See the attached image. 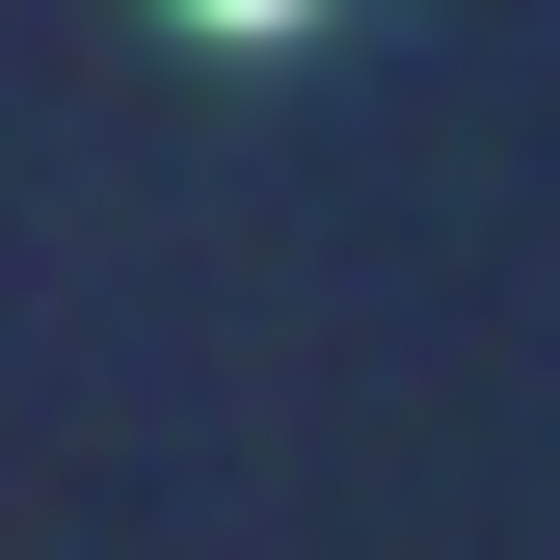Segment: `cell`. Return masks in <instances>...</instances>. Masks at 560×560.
<instances>
[{
  "label": "cell",
  "mask_w": 560,
  "mask_h": 560,
  "mask_svg": "<svg viewBox=\"0 0 560 560\" xmlns=\"http://www.w3.org/2000/svg\"><path fill=\"white\" fill-rule=\"evenodd\" d=\"M187 27H241V54H267V27H320V0H187Z\"/></svg>",
  "instance_id": "obj_1"
}]
</instances>
